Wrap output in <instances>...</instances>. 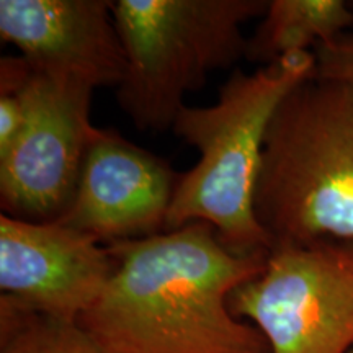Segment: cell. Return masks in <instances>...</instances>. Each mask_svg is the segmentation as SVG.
<instances>
[{
    "instance_id": "obj_13",
    "label": "cell",
    "mask_w": 353,
    "mask_h": 353,
    "mask_svg": "<svg viewBox=\"0 0 353 353\" xmlns=\"http://www.w3.org/2000/svg\"><path fill=\"white\" fill-rule=\"evenodd\" d=\"M317 79L341 81L353 85V30L332 41L321 44L314 51Z\"/></svg>"
},
{
    "instance_id": "obj_3",
    "label": "cell",
    "mask_w": 353,
    "mask_h": 353,
    "mask_svg": "<svg viewBox=\"0 0 353 353\" xmlns=\"http://www.w3.org/2000/svg\"><path fill=\"white\" fill-rule=\"evenodd\" d=\"M254 213L273 245L353 242V85L311 77L265 138Z\"/></svg>"
},
{
    "instance_id": "obj_15",
    "label": "cell",
    "mask_w": 353,
    "mask_h": 353,
    "mask_svg": "<svg viewBox=\"0 0 353 353\" xmlns=\"http://www.w3.org/2000/svg\"><path fill=\"white\" fill-rule=\"evenodd\" d=\"M352 6H353V2H352Z\"/></svg>"
},
{
    "instance_id": "obj_2",
    "label": "cell",
    "mask_w": 353,
    "mask_h": 353,
    "mask_svg": "<svg viewBox=\"0 0 353 353\" xmlns=\"http://www.w3.org/2000/svg\"><path fill=\"white\" fill-rule=\"evenodd\" d=\"M314 70V52H291L250 74L234 70L216 103L180 110L172 131L200 157L179 176L165 231L206 223L234 252L272 249L254 213L265 138L281 101Z\"/></svg>"
},
{
    "instance_id": "obj_4",
    "label": "cell",
    "mask_w": 353,
    "mask_h": 353,
    "mask_svg": "<svg viewBox=\"0 0 353 353\" xmlns=\"http://www.w3.org/2000/svg\"><path fill=\"white\" fill-rule=\"evenodd\" d=\"M267 0H118L113 19L126 57L117 88L123 113L141 131L172 130L188 92L211 72L245 59L242 26Z\"/></svg>"
},
{
    "instance_id": "obj_1",
    "label": "cell",
    "mask_w": 353,
    "mask_h": 353,
    "mask_svg": "<svg viewBox=\"0 0 353 353\" xmlns=\"http://www.w3.org/2000/svg\"><path fill=\"white\" fill-rule=\"evenodd\" d=\"M107 247L114 270L79 324L108 353L272 352L229 306L268 252H234L206 223Z\"/></svg>"
},
{
    "instance_id": "obj_11",
    "label": "cell",
    "mask_w": 353,
    "mask_h": 353,
    "mask_svg": "<svg viewBox=\"0 0 353 353\" xmlns=\"http://www.w3.org/2000/svg\"><path fill=\"white\" fill-rule=\"evenodd\" d=\"M0 353H108L79 322L30 311L0 296Z\"/></svg>"
},
{
    "instance_id": "obj_5",
    "label": "cell",
    "mask_w": 353,
    "mask_h": 353,
    "mask_svg": "<svg viewBox=\"0 0 353 353\" xmlns=\"http://www.w3.org/2000/svg\"><path fill=\"white\" fill-rule=\"evenodd\" d=\"M272 353H348L353 348V242L273 245L262 273L229 299Z\"/></svg>"
},
{
    "instance_id": "obj_6",
    "label": "cell",
    "mask_w": 353,
    "mask_h": 353,
    "mask_svg": "<svg viewBox=\"0 0 353 353\" xmlns=\"http://www.w3.org/2000/svg\"><path fill=\"white\" fill-rule=\"evenodd\" d=\"M92 94L82 83L33 70L23 130L0 157L3 214L34 223H54L64 214L99 130L90 121Z\"/></svg>"
},
{
    "instance_id": "obj_14",
    "label": "cell",
    "mask_w": 353,
    "mask_h": 353,
    "mask_svg": "<svg viewBox=\"0 0 353 353\" xmlns=\"http://www.w3.org/2000/svg\"><path fill=\"white\" fill-rule=\"evenodd\" d=\"M348 353H353V348H352V350H350V352H348Z\"/></svg>"
},
{
    "instance_id": "obj_9",
    "label": "cell",
    "mask_w": 353,
    "mask_h": 353,
    "mask_svg": "<svg viewBox=\"0 0 353 353\" xmlns=\"http://www.w3.org/2000/svg\"><path fill=\"white\" fill-rule=\"evenodd\" d=\"M0 38L37 72L92 90L118 88L125 76L108 0H0Z\"/></svg>"
},
{
    "instance_id": "obj_12",
    "label": "cell",
    "mask_w": 353,
    "mask_h": 353,
    "mask_svg": "<svg viewBox=\"0 0 353 353\" xmlns=\"http://www.w3.org/2000/svg\"><path fill=\"white\" fill-rule=\"evenodd\" d=\"M32 77L33 68L20 54L0 59V157L10 151L23 130Z\"/></svg>"
},
{
    "instance_id": "obj_8",
    "label": "cell",
    "mask_w": 353,
    "mask_h": 353,
    "mask_svg": "<svg viewBox=\"0 0 353 353\" xmlns=\"http://www.w3.org/2000/svg\"><path fill=\"white\" fill-rule=\"evenodd\" d=\"M114 270L108 247L59 223L0 216V290L20 306L79 322Z\"/></svg>"
},
{
    "instance_id": "obj_10",
    "label": "cell",
    "mask_w": 353,
    "mask_h": 353,
    "mask_svg": "<svg viewBox=\"0 0 353 353\" xmlns=\"http://www.w3.org/2000/svg\"><path fill=\"white\" fill-rule=\"evenodd\" d=\"M353 30V6L343 0H270L247 38L245 61L268 65L291 52L314 51Z\"/></svg>"
},
{
    "instance_id": "obj_7",
    "label": "cell",
    "mask_w": 353,
    "mask_h": 353,
    "mask_svg": "<svg viewBox=\"0 0 353 353\" xmlns=\"http://www.w3.org/2000/svg\"><path fill=\"white\" fill-rule=\"evenodd\" d=\"M179 176L162 157L99 128L72 200L54 223L105 245L164 232Z\"/></svg>"
}]
</instances>
